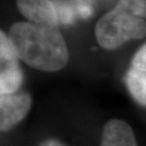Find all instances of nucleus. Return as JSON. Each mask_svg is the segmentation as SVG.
<instances>
[{"label":"nucleus","mask_w":146,"mask_h":146,"mask_svg":"<svg viewBox=\"0 0 146 146\" xmlns=\"http://www.w3.org/2000/svg\"><path fill=\"white\" fill-rule=\"evenodd\" d=\"M8 36L20 60L31 68L58 72L67 64V44L55 27L17 22L10 27Z\"/></svg>","instance_id":"obj_1"},{"label":"nucleus","mask_w":146,"mask_h":146,"mask_svg":"<svg viewBox=\"0 0 146 146\" xmlns=\"http://www.w3.org/2000/svg\"><path fill=\"white\" fill-rule=\"evenodd\" d=\"M146 37V22L114 8L100 19L95 25V38L102 48L115 50L130 40Z\"/></svg>","instance_id":"obj_2"},{"label":"nucleus","mask_w":146,"mask_h":146,"mask_svg":"<svg viewBox=\"0 0 146 146\" xmlns=\"http://www.w3.org/2000/svg\"><path fill=\"white\" fill-rule=\"evenodd\" d=\"M20 58L11 43L9 36L0 31V94L16 93L23 81Z\"/></svg>","instance_id":"obj_3"},{"label":"nucleus","mask_w":146,"mask_h":146,"mask_svg":"<svg viewBox=\"0 0 146 146\" xmlns=\"http://www.w3.org/2000/svg\"><path fill=\"white\" fill-rule=\"evenodd\" d=\"M33 100L27 92L0 94V130L8 131L25 118Z\"/></svg>","instance_id":"obj_4"},{"label":"nucleus","mask_w":146,"mask_h":146,"mask_svg":"<svg viewBox=\"0 0 146 146\" xmlns=\"http://www.w3.org/2000/svg\"><path fill=\"white\" fill-rule=\"evenodd\" d=\"M125 81L133 100L137 104L146 106V43L133 55Z\"/></svg>","instance_id":"obj_5"},{"label":"nucleus","mask_w":146,"mask_h":146,"mask_svg":"<svg viewBox=\"0 0 146 146\" xmlns=\"http://www.w3.org/2000/svg\"><path fill=\"white\" fill-rule=\"evenodd\" d=\"M16 7L29 23L58 28V14L51 0H16Z\"/></svg>","instance_id":"obj_6"},{"label":"nucleus","mask_w":146,"mask_h":146,"mask_svg":"<svg viewBox=\"0 0 146 146\" xmlns=\"http://www.w3.org/2000/svg\"><path fill=\"white\" fill-rule=\"evenodd\" d=\"M101 146H137L134 132L121 119H110L104 125Z\"/></svg>","instance_id":"obj_7"},{"label":"nucleus","mask_w":146,"mask_h":146,"mask_svg":"<svg viewBox=\"0 0 146 146\" xmlns=\"http://www.w3.org/2000/svg\"><path fill=\"white\" fill-rule=\"evenodd\" d=\"M116 9L140 19H146V0H118Z\"/></svg>","instance_id":"obj_8"},{"label":"nucleus","mask_w":146,"mask_h":146,"mask_svg":"<svg viewBox=\"0 0 146 146\" xmlns=\"http://www.w3.org/2000/svg\"><path fill=\"white\" fill-rule=\"evenodd\" d=\"M37 146H65L64 144H62L61 142H58V140H54V139H49L46 141L41 142L39 145Z\"/></svg>","instance_id":"obj_9"}]
</instances>
